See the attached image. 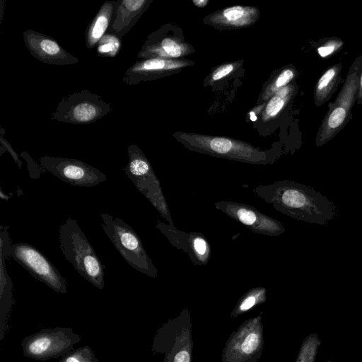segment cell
Wrapping results in <instances>:
<instances>
[{"label":"cell","instance_id":"cell-1","mask_svg":"<svg viewBox=\"0 0 362 362\" xmlns=\"http://www.w3.org/2000/svg\"><path fill=\"white\" fill-rule=\"evenodd\" d=\"M252 192L280 213L298 221L325 225L337 216L332 202L313 187L289 180L258 185Z\"/></svg>","mask_w":362,"mask_h":362},{"label":"cell","instance_id":"cell-2","mask_svg":"<svg viewBox=\"0 0 362 362\" xmlns=\"http://www.w3.org/2000/svg\"><path fill=\"white\" fill-rule=\"evenodd\" d=\"M59 247L65 259L77 272L98 289L105 286V266L80 228L72 218L66 219L59 228Z\"/></svg>","mask_w":362,"mask_h":362},{"label":"cell","instance_id":"cell-3","mask_svg":"<svg viewBox=\"0 0 362 362\" xmlns=\"http://www.w3.org/2000/svg\"><path fill=\"white\" fill-rule=\"evenodd\" d=\"M362 67V54L351 65L345 82L322 121L315 137L320 147L332 139L352 118L351 109L357 101L359 76Z\"/></svg>","mask_w":362,"mask_h":362},{"label":"cell","instance_id":"cell-4","mask_svg":"<svg viewBox=\"0 0 362 362\" xmlns=\"http://www.w3.org/2000/svg\"><path fill=\"white\" fill-rule=\"evenodd\" d=\"M101 226L124 259L134 269L156 278L158 269L134 230L122 219L107 213L100 215Z\"/></svg>","mask_w":362,"mask_h":362},{"label":"cell","instance_id":"cell-5","mask_svg":"<svg viewBox=\"0 0 362 362\" xmlns=\"http://www.w3.org/2000/svg\"><path fill=\"white\" fill-rule=\"evenodd\" d=\"M127 152L129 160L124 168V173L168 223L173 225L160 181L150 162L135 144L129 145Z\"/></svg>","mask_w":362,"mask_h":362},{"label":"cell","instance_id":"cell-6","mask_svg":"<svg viewBox=\"0 0 362 362\" xmlns=\"http://www.w3.org/2000/svg\"><path fill=\"white\" fill-rule=\"evenodd\" d=\"M81 341L70 327L43 328L23 338L21 347L24 356L45 361L65 356Z\"/></svg>","mask_w":362,"mask_h":362},{"label":"cell","instance_id":"cell-7","mask_svg":"<svg viewBox=\"0 0 362 362\" xmlns=\"http://www.w3.org/2000/svg\"><path fill=\"white\" fill-rule=\"evenodd\" d=\"M112 110L111 104L88 90L63 98L51 114L52 120L74 124L93 123Z\"/></svg>","mask_w":362,"mask_h":362},{"label":"cell","instance_id":"cell-8","mask_svg":"<svg viewBox=\"0 0 362 362\" xmlns=\"http://www.w3.org/2000/svg\"><path fill=\"white\" fill-rule=\"evenodd\" d=\"M11 257L34 278L59 293H66L64 278L49 259L35 247L25 243L12 245Z\"/></svg>","mask_w":362,"mask_h":362},{"label":"cell","instance_id":"cell-9","mask_svg":"<svg viewBox=\"0 0 362 362\" xmlns=\"http://www.w3.org/2000/svg\"><path fill=\"white\" fill-rule=\"evenodd\" d=\"M39 163L44 170L74 186L93 187L107 180L98 169L77 159L44 156Z\"/></svg>","mask_w":362,"mask_h":362},{"label":"cell","instance_id":"cell-10","mask_svg":"<svg viewBox=\"0 0 362 362\" xmlns=\"http://www.w3.org/2000/svg\"><path fill=\"white\" fill-rule=\"evenodd\" d=\"M214 206L255 233L279 236L285 232L282 223L252 206L233 201H219L214 203Z\"/></svg>","mask_w":362,"mask_h":362},{"label":"cell","instance_id":"cell-11","mask_svg":"<svg viewBox=\"0 0 362 362\" xmlns=\"http://www.w3.org/2000/svg\"><path fill=\"white\" fill-rule=\"evenodd\" d=\"M192 148L209 154L252 164L272 163L269 153L223 137L192 144Z\"/></svg>","mask_w":362,"mask_h":362},{"label":"cell","instance_id":"cell-12","mask_svg":"<svg viewBox=\"0 0 362 362\" xmlns=\"http://www.w3.org/2000/svg\"><path fill=\"white\" fill-rule=\"evenodd\" d=\"M23 37L30 54L42 63L64 66L74 64L79 61L52 37L28 29L23 33Z\"/></svg>","mask_w":362,"mask_h":362},{"label":"cell","instance_id":"cell-13","mask_svg":"<svg viewBox=\"0 0 362 362\" xmlns=\"http://www.w3.org/2000/svg\"><path fill=\"white\" fill-rule=\"evenodd\" d=\"M156 227L173 245L187 253L195 265L207 264L211 250L204 234L197 232L187 233L177 229L173 224H165L159 221Z\"/></svg>","mask_w":362,"mask_h":362},{"label":"cell","instance_id":"cell-14","mask_svg":"<svg viewBox=\"0 0 362 362\" xmlns=\"http://www.w3.org/2000/svg\"><path fill=\"white\" fill-rule=\"evenodd\" d=\"M117 4L112 23L107 33L122 39L134 27L151 1L117 0Z\"/></svg>","mask_w":362,"mask_h":362},{"label":"cell","instance_id":"cell-15","mask_svg":"<svg viewBox=\"0 0 362 362\" xmlns=\"http://www.w3.org/2000/svg\"><path fill=\"white\" fill-rule=\"evenodd\" d=\"M117 1H106L87 27L85 37L87 48L93 49L109 29L117 7Z\"/></svg>","mask_w":362,"mask_h":362},{"label":"cell","instance_id":"cell-16","mask_svg":"<svg viewBox=\"0 0 362 362\" xmlns=\"http://www.w3.org/2000/svg\"><path fill=\"white\" fill-rule=\"evenodd\" d=\"M342 64L341 62L329 66L320 77L314 87V103L320 107L328 102L335 93L341 81Z\"/></svg>","mask_w":362,"mask_h":362},{"label":"cell","instance_id":"cell-17","mask_svg":"<svg viewBox=\"0 0 362 362\" xmlns=\"http://www.w3.org/2000/svg\"><path fill=\"white\" fill-rule=\"evenodd\" d=\"M320 344L318 334L315 332L310 334L302 344L296 362H315Z\"/></svg>","mask_w":362,"mask_h":362},{"label":"cell","instance_id":"cell-18","mask_svg":"<svg viewBox=\"0 0 362 362\" xmlns=\"http://www.w3.org/2000/svg\"><path fill=\"white\" fill-rule=\"evenodd\" d=\"M121 40L116 35L106 33L98 42L97 53L103 57H115L121 49Z\"/></svg>","mask_w":362,"mask_h":362},{"label":"cell","instance_id":"cell-19","mask_svg":"<svg viewBox=\"0 0 362 362\" xmlns=\"http://www.w3.org/2000/svg\"><path fill=\"white\" fill-rule=\"evenodd\" d=\"M344 46V41L337 37L321 39L317 45L316 51L321 58H328L338 52Z\"/></svg>","mask_w":362,"mask_h":362},{"label":"cell","instance_id":"cell-20","mask_svg":"<svg viewBox=\"0 0 362 362\" xmlns=\"http://www.w3.org/2000/svg\"><path fill=\"white\" fill-rule=\"evenodd\" d=\"M95 357L90 346L86 345L74 349L61 357L58 362H93Z\"/></svg>","mask_w":362,"mask_h":362},{"label":"cell","instance_id":"cell-21","mask_svg":"<svg viewBox=\"0 0 362 362\" xmlns=\"http://www.w3.org/2000/svg\"><path fill=\"white\" fill-rule=\"evenodd\" d=\"M247 9L240 6L228 8L223 11V18L231 24L241 25L245 21Z\"/></svg>","mask_w":362,"mask_h":362},{"label":"cell","instance_id":"cell-22","mask_svg":"<svg viewBox=\"0 0 362 362\" xmlns=\"http://www.w3.org/2000/svg\"><path fill=\"white\" fill-rule=\"evenodd\" d=\"M286 88L282 90V95L274 96L268 103L266 107V112L269 116L276 115L285 105V100L283 96H286V95H283V93H285Z\"/></svg>","mask_w":362,"mask_h":362},{"label":"cell","instance_id":"cell-23","mask_svg":"<svg viewBox=\"0 0 362 362\" xmlns=\"http://www.w3.org/2000/svg\"><path fill=\"white\" fill-rule=\"evenodd\" d=\"M0 142H1V155H2L5 151H8L10 155L12 156L15 162L18 165L19 168H21L22 161L19 158V156L14 151L11 145L8 143V141L4 137V134L5 133V129L3 127L0 128Z\"/></svg>","mask_w":362,"mask_h":362},{"label":"cell","instance_id":"cell-24","mask_svg":"<svg viewBox=\"0 0 362 362\" xmlns=\"http://www.w3.org/2000/svg\"><path fill=\"white\" fill-rule=\"evenodd\" d=\"M259 339L256 334H248L242 344L241 348L243 352L252 354L258 346Z\"/></svg>","mask_w":362,"mask_h":362},{"label":"cell","instance_id":"cell-25","mask_svg":"<svg viewBox=\"0 0 362 362\" xmlns=\"http://www.w3.org/2000/svg\"><path fill=\"white\" fill-rule=\"evenodd\" d=\"M295 76L294 71L291 69H284L277 77L275 81V86L277 88H281L288 83Z\"/></svg>","mask_w":362,"mask_h":362},{"label":"cell","instance_id":"cell-26","mask_svg":"<svg viewBox=\"0 0 362 362\" xmlns=\"http://www.w3.org/2000/svg\"><path fill=\"white\" fill-rule=\"evenodd\" d=\"M233 69L232 64H226L215 71L213 75V80H218L229 74Z\"/></svg>","mask_w":362,"mask_h":362},{"label":"cell","instance_id":"cell-27","mask_svg":"<svg viewBox=\"0 0 362 362\" xmlns=\"http://www.w3.org/2000/svg\"><path fill=\"white\" fill-rule=\"evenodd\" d=\"M21 156L22 157H23L24 159L28 163V168L29 169V171H30V175H31V173L33 172H34L35 177H38V176H39V173H38V170H37L38 168H37L36 163H35V161L30 156V155L28 154L27 152L23 151L21 153Z\"/></svg>","mask_w":362,"mask_h":362},{"label":"cell","instance_id":"cell-28","mask_svg":"<svg viewBox=\"0 0 362 362\" xmlns=\"http://www.w3.org/2000/svg\"><path fill=\"white\" fill-rule=\"evenodd\" d=\"M189 354L186 351H181L178 352L174 358V362H189Z\"/></svg>","mask_w":362,"mask_h":362},{"label":"cell","instance_id":"cell-29","mask_svg":"<svg viewBox=\"0 0 362 362\" xmlns=\"http://www.w3.org/2000/svg\"><path fill=\"white\" fill-rule=\"evenodd\" d=\"M356 102L358 105L362 106V67L359 76V83Z\"/></svg>","mask_w":362,"mask_h":362},{"label":"cell","instance_id":"cell-30","mask_svg":"<svg viewBox=\"0 0 362 362\" xmlns=\"http://www.w3.org/2000/svg\"><path fill=\"white\" fill-rule=\"evenodd\" d=\"M0 5H1L0 6V8H1L0 24H1V22L3 21L4 13L5 1L1 0Z\"/></svg>","mask_w":362,"mask_h":362},{"label":"cell","instance_id":"cell-31","mask_svg":"<svg viewBox=\"0 0 362 362\" xmlns=\"http://www.w3.org/2000/svg\"><path fill=\"white\" fill-rule=\"evenodd\" d=\"M193 3L197 6H199V7H203L204 6H206L208 3V1H204V0H193Z\"/></svg>","mask_w":362,"mask_h":362},{"label":"cell","instance_id":"cell-32","mask_svg":"<svg viewBox=\"0 0 362 362\" xmlns=\"http://www.w3.org/2000/svg\"><path fill=\"white\" fill-rule=\"evenodd\" d=\"M93 362H100L98 359L95 357Z\"/></svg>","mask_w":362,"mask_h":362},{"label":"cell","instance_id":"cell-33","mask_svg":"<svg viewBox=\"0 0 362 362\" xmlns=\"http://www.w3.org/2000/svg\"><path fill=\"white\" fill-rule=\"evenodd\" d=\"M326 362H334V361H331V360H328V361H326Z\"/></svg>","mask_w":362,"mask_h":362},{"label":"cell","instance_id":"cell-34","mask_svg":"<svg viewBox=\"0 0 362 362\" xmlns=\"http://www.w3.org/2000/svg\"></svg>","mask_w":362,"mask_h":362}]
</instances>
